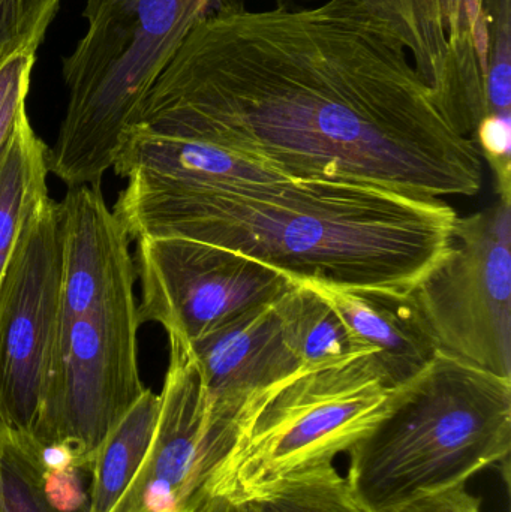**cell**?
Here are the masks:
<instances>
[{"label":"cell","mask_w":511,"mask_h":512,"mask_svg":"<svg viewBox=\"0 0 511 512\" xmlns=\"http://www.w3.org/2000/svg\"><path fill=\"white\" fill-rule=\"evenodd\" d=\"M62 215L42 201L0 282V427L33 435L59 324Z\"/></svg>","instance_id":"obj_8"},{"label":"cell","mask_w":511,"mask_h":512,"mask_svg":"<svg viewBox=\"0 0 511 512\" xmlns=\"http://www.w3.org/2000/svg\"><path fill=\"white\" fill-rule=\"evenodd\" d=\"M246 0H230L231 5H240V3H245ZM276 6L281 8H291V6L296 5V3H309V2H318V0H275Z\"/></svg>","instance_id":"obj_25"},{"label":"cell","mask_w":511,"mask_h":512,"mask_svg":"<svg viewBox=\"0 0 511 512\" xmlns=\"http://www.w3.org/2000/svg\"><path fill=\"white\" fill-rule=\"evenodd\" d=\"M129 128L213 144L293 179L440 200L482 188V156L438 110L392 0L216 9L186 36Z\"/></svg>","instance_id":"obj_1"},{"label":"cell","mask_w":511,"mask_h":512,"mask_svg":"<svg viewBox=\"0 0 511 512\" xmlns=\"http://www.w3.org/2000/svg\"><path fill=\"white\" fill-rule=\"evenodd\" d=\"M243 505L245 512H365L333 465L290 478Z\"/></svg>","instance_id":"obj_18"},{"label":"cell","mask_w":511,"mask_h":512,"mask_svg":"<svg viewBox=\"0 0 511 512\" xmlns=\"http://www.w3.org/2000/svg\"><path fill=\"white\" fill-rule=\"evenodd\" d=\"M114 215L132 240L180 237L255 259L294 283L411 291L443 254L440 198L338 180L227 186L128 180Z\"/></svg>","instance_id":"obj_2"},{"label":"cell","mask_w":511,"mask_h":512,"mask_svg":"<svg viewBox=\"0 0 511 512\" xmlns=\"http://www.w3.org/2000/svg\"><path fill=\"white\" fill-rule=\"evenodd\" d=\"M398 512H480V502L461 487L423 499Z\"/></svg>","instance_id":"obj_23"},{"label":"cell","mask_w":511,"mask_h":512,"mask_svg":"<svg viewBox=\"0 0 511 512\" xmlns=\"http://www.w3.org/2000/svg\"><path fill=\"white\" fill-rule=\"evenodd\" d=\"M134 294L59 318L33 438L90 472L105 436L143 396Z\"/></svg>","instance_id":"obj_5"},{"label":"cell","mask_w":511,"mask_h":512,"mask_svg":"<svg viewBox=\"0 0 511 512\" xmlns=\"http://www.w3.org/2000/svg\"><path fill=\"white\" fill-rule=\"evenodd\" d=\"M48 147L33 131L29 116L18 120L0 150V282L33 210L47 200Z\"/></svg>","instance_id":"obj_15"},{"label":"cell","mask_w":511,"mask_h":512,"mask_svg":"<svg viewBox=\"0 0 511 512\" xmlns=\"http://www.w3.org/2000/svg\"><path fill=\"white\" fill-rule=\"evenodd\" d=\"M414 68L461 137L489 114L491 32L485 0H392Z\"/></svg>","instance_id":"obj_10"},{"label":"cell","mask_w":511,"mask_h":512,"mask_svg":"<svg viewBox=\"0 0 511 512\" xmlns=\"http://www.w3.org/2000/svg\"><path fill=\"white\" fill-rule=\"evenodd\" d=\"M303 285L338 312L357 345L374 354L378 369L396 390L419 378L437 357V345L410 291Z\"/></svg>","instance_id":"obj_12"},{"label":"cell","mask_w":511,"mask_h":512,"mask_svg":"<svg viewBox=\"0 0 511 512\" xmlns=\"http://www.w3.org/2000/svg\"><path fill=\"white\" fill-rule=\"evenodd\" d=\"M282 334L303 369L314 370L372 354L360 348L335 309L314 289L296 283L276 301Z\"/></svg>","instance_id":"obj_17"},{"label":"cell","mask_w":511,"mask_h":512,"mask_svg":"<svg viewBox=\"0 0 511 512\" xmlns=\"http://www.w3.org/2000/svg\"><path fill=\"white\" fill-rule=\"evenodd\" d=\"M188 346L206 390L209 483L254 409L306 369L285 343L276 301L231 319Z\"/></svg>","instance_id":"obj_9"},{"label":"cell","mask_w":511,"mask_h":512,"mask_svg":"<svg viewBox=\"0 0 511 512\" xmlns=\"http://www.w3.org/2000/svg\"><path fill=\"white\" fill-rule=\"evenodd\" d=\"M0 512H5V510H3L2 499H0Z\"/></svg>","instance_id":"obj_26"},{"label":"cell","mask_w":511,"mask_h":512,"mask_svg":"<svg viewBox=\"0 0 511 512\" xmlns=\"http://www.w3.org/2000/svg\"><path fill=\"white\" fill-rule=\"evenodd\" d=\"M491 32V59L486 77L489 114H511L510 0H485Z\"/></svg>","instance_id":"obj_20"},{"label":"cell","mask_w":511,"mask_h":512,"mask_svg":"<svg viewBox=\"0 0 511 512\" xmlns=\"http://www.w3.org/2000/svg\"><path fill=\"white\" fill-rule=\"evenodd\" d=\"M60 0H0V65L18 51L39 48Z\"/></svg>","instance_id":"obj_19"},{"label":"cell","mask_w":511,"mask_h":512,"mask_svg":"<svg viewBox=\"0 0 511 512\" xmlns=\"http://www.w3.org/2000/svg\"><path fill=\"white\" fill-rule=\"evenodd\" d=\"M39 48H27L0 65V150L17 128L18 120L27 113L30 77Z\"/></svg>","instance_id":"obj_21"},{"label":"cell","mask_w":511,"mask_h":512,"mask_svg":"<svg viewBox=\"0 0 511 512\" xmlns=\"http://www.w3.org/2000/svg\"><path fill=\"white\" fill-rule=\"evenodd\" d=\"M473 141L494 173L498 198L511 201V114H488L477 126Z\"/></svg>","instance_id":"obj_22"},{"label":"cell","mask_w":511,"mask_h":512,"mask_svg":"<svg viewBox=\"0 0 511 512\" xmlns=\"http://www.w3.org/2000/svg\"><path fill=\"white\" fill-rule=\"evenodd\" d=\"M510 448V379L438 352L350 448L345 483L363 511L398 512L465 487Z\"/></svg>","instance_id":"obj_3"},{"label":"cell","mask_w":511,"mask_h":512,"mask_svg":"<svg viewBox=\"0 0 511 512\" xmlns=\"http://www.w3.org/2000/svg\"><path fill=\"white\" fill-rule=\"evenodd\" d=\"M197 512H245V505L227 496L212 495L204 499Z\"/></svg>","instance_id":"obj_24"},{"label":"cell","mask_w":511,"mask_h":512,"mask_svg":"<svg viewBox=\"0 0 511 512\" xmlns=\"http://www.w3.org/2000/svg\"><path fill=\"white\" fill-rule=\"evenodd\" d=\"M159 409L161 397L146 388L105 436L90 468L89 512H110L126 492L152 445Z\"/></svg>","instance_id":"obj_16"},{"label":"cell","mask_w":511,"mask_h":512,"mask_svg":"<svg viewBox=\"0 0 511 512\" xmlns=\"http://www.w3.org/2000/svg\"><path fill=\"white\" fill-rule=\"evenodd\" d=\"M410 294L438 352L511 381V201L458 216Z\"/></svg>","instance_id":"obj_6"},{"label":"cell","mask_w":511,"mask_h":512,"mask_svg":"<svg viewBox=\"0 0 511 512\" xmlns=\"http://www.w3.org/2000/svg\"><path fill=\"white\" fill-rule=\"evenodd\" d=\"M168 342L152 445L110 512H197L206 499V390L189 346L174 337Z\"/></svg>","instance_id":"obj_11"},{"label":"cell","mask_w":511,"mask_h":512,"mask_svg":"<svg viewBox=\"0 0 511 512\" xmlns=\"http://www.w3.org/2000/svg\"><path fill=\"white\" fill-rule=\"evenodd\" d=\"M134 182L179 186H227L288 179L275 168L213 144L159 137L129 128L113 165Z\"/></svg>","instance_id":"obj_13"},{"label":"cell","mask_w":511,"mask_h":512,"mask_svg":"<svg viewBox=\"0 0 511 512\" xmlns=\"http://www.w3.org/2000/svg\"><path fill=\"white\" fill-rule=\"evenodd\" d=\"M396 391L374 354L302 370L249 415L207 483L206 498L245 504L290 478L333 465L380 420Z\"/></svg>","instance_id":"obj_4"},{"label":"cell","mask_w":511,"mask_h":512,"mask_svg":"<svg viewBox=\"0 0 511 512\" xmlns=\"http://www.w3.org/2000/svg\"><path fill=\"white\" fill-rule=\"evenodd\" d=\"M89 474L71 450L0 427V499L5 512H89Z\"/></svg>","instance_id":"obj_14"},{"label":"cell","mask_w":511,"mask_h":512,"mask_svg":"<svg viewBox=\"0 0 511 512\" xmlns=\"http://www.w3.org/2000/svg\"><path fill=\"white\" fill-rule=\"evenodd\" d=\"M135 271L140 325L156 322L185 345L296 286L248 256L180 237L137 239Z\"/></svg>","instance_id":"obj_7"}]
</instances>
